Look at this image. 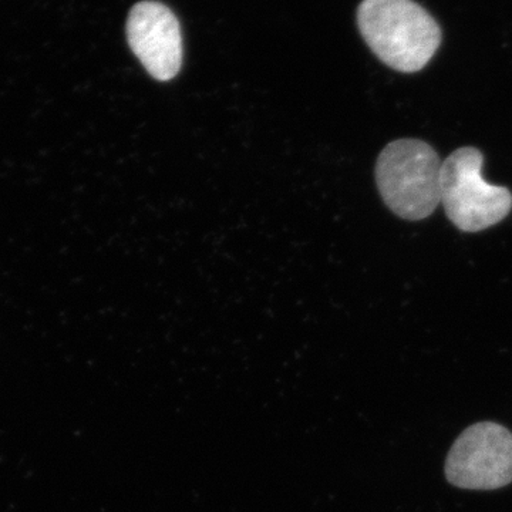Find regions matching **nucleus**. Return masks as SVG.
<instances>
[{"instance_id": "nucleus-1", "label": "nucleus", "mask_w": 512, "mask_h": 512, "mask_svg": "<svg viewBox=\"0 0 512 512\" xmlns=\"http://www.w3.org/2000/svg\"><path fill=\"white\" fill-rule=\"evenodd\" d=\"M357 25L372 52L402 73L424 69L441 43V30L413 0H363Z\"/></svg>"}, {"instance_id": "nucleus-2", "label": "nucleus", "mask_w": 512, "mask_h": 512, "mask_svg": "<svg viewBox=\"0 0 512 512\" xmlns=\"http://www.w3.org/2000/svg\"><path fill=\"white\" fill-rule=\"evenodd\" d=\"M376 183L384 204L397 217L424 220L440 204L439 154L424 141H393L377 160Z\"/></svg>"}, {"instance_id": "nucleus-3", "label": "nucleus", "mask_w": 512, "mask_h": 512, "mask_svg": "<svg viewBox=\"0 0 512 512\" xmlns=\"http://www.w3.org/2000/svg\"><path fill=\"white\" fill-rule=\"evenodd\" d=\"M483 154L474 147L458 148L441 163L440 202L461 231L493 227L510 214L512 194L484 180Z\"/></svg>"}, {"instance_id": "nucleus-4", "label": "nucleus", "mask_w": 512, "mask_h": 512, "mask_svg": "<svg viewBox=\"0 0 512 512\" xmlns=\"http://www.w3.org/2000/svg\"><path fill=\"white\" fill-rule=\"evenodd\" d=\"M446 477L466 490H497L512 483V434L491 421L461 433L446 461Z\"/></svg>"}, {"instance_id": "nucleus-5", "label": "nucleus", "mask_w": 512, "mask_h": 512, "mask_svg": "<svg viewBox=\"0 0 512 512\" xmlns=\"http://www.w3.org/2000/svg\"><path fill=\"white\" fill-rule=\"evenodd\" d=\"M130 49L151 77L173 80L183 64V35L177 16L158 2H140L127 20Z\"/></svg>"}]
</instances>
